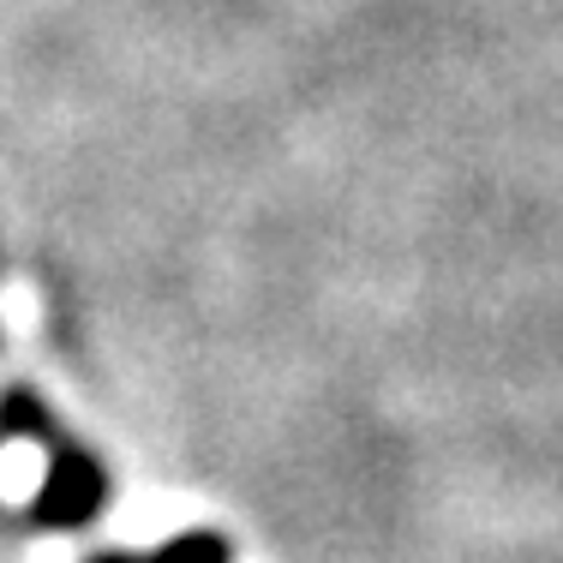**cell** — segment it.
Masks as SVG:
<instances>
[{"label": "cell", "instance_id": "1", "mask_svg": "<svg viewBox=\"0 0 563 563\" xmlns=\"http://www.w3.org/2000/svg\"><path fill=\"white\" fill-rule=\"evenodd\" d=\"M109 504V474L85 444H66V438H48V479L31 504L36 528H85V521L102 516Z\"/></svg>", "mask_w": 563, "mask_h": 563}, {"label": "cell", "instance_id": "2", "mask_svg": "<svg viewBox=\"0 0 563 563\" xmlns=\"http://www.w3.org/2000/svg\"><path fill=\"white\" fill-rule=\"evenodd\" d=\"M90 563H234V545H228L222 533L198 528V533H180V540H163L156 552H144V558L102 552V558H90Z\"/></svg>", "mask_w": 563, "mask_h": 563}]
</instances>
